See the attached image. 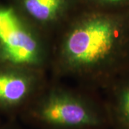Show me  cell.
Masks as SVG:
<instances>
[{
	"label": "cell",
	"mask_w": 129,
	"mask_h": 129,
	"mask_svg": "<svg viewBox=\"0 0 129 129\" xmlns=\"http://www.w3.org/2000/svg\"><path fill=\"white\" fill-rule=\"evenodd\" d=\"M123 24L114 16L92 14L70 27L61 46V59L72 70L99 68L110 61L123 38Z\"/></svg>",
	"instance_id": "6da1fadb"
},
{
	"label": "cell",
	"mask_w": 129,
	"mask_h": 129,
	"mask_svg": "<svg viewBox=\"0 0 129 129\" xmlns=\"http://www.w3.org/2000/svg\"><path fill=\"white\" fill-rule=\"evenodd\" d=\"M22 113L40 129H106L110 125L107 109L60 88L37 95Z\"/></svg>",
	"instance_id": "7a4b0ae2"
},
{
	"label": "cell",
	"mask_w": 129,
	"mask_h": 129,
	"mask_svg": "<svg viewBox=\"0 0 129 129\" xmlns=\"http://www.w3.org/2000/svg\"><path fill=\"white\" fill-rule=\"evenodd\" d=\"M43 56L41 42L20 17L0 36V64L32 68L41 64Z\"/></svg>",
	"instance_id": "3957f363"
},
{
	"label": "cell",
	"mask_w": 129,
	"mask_h": 129,
	"mask_svg": "<svg viewBox=\"0 0 129 129\" xmlns=\"http://www.w3.org/2000/svg\"><path fill=\"white\" fill-rule=\"evenodd\" d=\"M36 75L31 68L0 64V113H22L37 96Z\"/></svg>",
	"instance_id": "277c9868"
},
{
	"label": "cell",
	"mask_w": 129,
	"mask_h": 129,
	"mask_svg": "<svg viewBox=\"0 0 129 129\" xmlns=\"http://www.w3.org/2000/svg\"><path fill=\"white\" fill-rule=\"evenodd\" d=\"M20 4L30 18L47 24L55 22L63 14L68 0H20Z\"/></svg>",
	"instance_id": "5b68a950"
},
{
	"label": "cell",
	"mask_w": 129,
	"mask_h": 129,
	"mask_svg": "<svg viewBox=\"0 0 129 129\" xmlns=\"http://www.w3.org/2000/svg\"><path fill=\"white\" fill-rule=\"evenodd\" d=\"M113 129H129V84L115 93L107 109Z\"/></svg>",
	"instance_id": "8992f818"
},
{
	"label": "cell",
	"mask_w": 129,
	"mask_h": 129,
	"mask_svg": "<svg viewBox=\"0 0 129 129\" xmlns=\"http://www.w3.org/2000/svg\"><path fill=\"white\" fill-rule=\"evenodd\" d=\"M17 14V12L14 9L0 6V33Z\"/></svg>",
	"instance_id": "52a82bcc"
},
{
	"label": "cell",
	"mask_w": 129,
	"mask_h": 129,
	"mask_svg": "<svg viewBox=\"0 0 129 129\" xmlns=\"http://www.w3.org/2000/svg\"><path fill=\"white\" fill-rule=\"evenodd\" d=\"M97 1L107 5H119L124 3L125 2H128L129 0H97Z\"/></svg>",
	"instance_id": "ba28073f"
},
{
	"label": "cell",
	"mask_w": 129,
	"mask_h": 129,
	"mask_svg": "<svg viewBox=\"0 0 129 129\" xmlns=\"http://www.w3.org/2000/svg\"><path fill=\"white\" fill-rule=\"evenodd\" d=\"M0 129H19L17 127H15L14 125H6L3 126H0Z\"/></svg>",
	"instance_id": "9c48e42d"
}]
</instances>
